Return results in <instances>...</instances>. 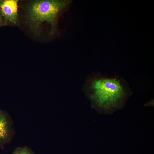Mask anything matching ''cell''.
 Wrapping results in <instances>:
<instances>
[{
	"label": "cell",
	"mask_w": 154,
	"mask_h": 154,
	"mask_svg": "<svg viewBox=\"0 0 154 154\" xmlns=\"http://www.w3.org/2000/svg\"><path fill=\"white\" fill-rule=\"evenodd\" d=\"M83 89L92 106L100 112L108 114L123 108L130 93L123 79L100 74L87 80Z\"/></svg>",
	"instance_id": "obj_1"
},
{
	"label": "cell",
	"mask_w": 154,
	"mask_h": 154,
	"mask_svg": "<svg viewBox=\"0 0 154 154\" xmlns=\"http://www.w3.org/2000/svg\"><path fill=\"white\" fill-rule=\"evenodd\" d=\"M12 154H35L30 149L27 147L17 148Z\"/></svg>",
	"instance_id": "obj_5"
},
{
	"label": "cell",
	"mask_w": 154,
	"mask_h": 154,
	"mask_svg": "<svg viewBox=\"0 0 154 154\" xmlns=\"http://www.w3.org/2000/svg\"><path fill=\"white\" fill-rule=\"evenodd\" d=\"M1 17L0 16V25H1Z\"/></svg>",
	"instance_id": "obj_6"
},
{
	"label": "cell",
	"mask_w": 154,
	"mask_h": 154,
	"mask_svg": "<svg viewBox=\"0 0 154 154\" xmlns=\"http://www.w3.org/2000/svg\"><path fill=\"white\" fill-rule=\"evenodd\" d=\"M17 0H0V11L4 19L6 21L15 23L17 17Z\"/></svg>",
	"instance_id": "obj_3"
},
{
	"label": "cell",
	"mask_w": 154,
	"mask_h": 154,
	"mask_svg": "<svg viewBox=\"0 0 154 154\" xmlns=\"http://www.w3.org/2000/svg\"><path fill=\"white\" fill-rule=\"evenodd\" d=\"M68 0H41L34 1L28 9L29 19L33 27L38 30L42 23L46 22L51 27L52 35L56 31L60 13L69 4Z\"/></svg>",
	"instance_id": "obj_2"
},
{
	"label": "cell",
	"mask_w": 154,
	"mask_h": 154,
	"mask_svg": "<svg viewBox=\"0 0 154 154\" xmlns=\"http://www.w3.org/2000/svg\"><path fill=\"white\" fill-rule=\"evenodd\" d=\"M10 133L9 121L5 113L0 110V147L7 142Z\"/></svg>",
	"instance_id": "obj_4"
}]
</instances>
